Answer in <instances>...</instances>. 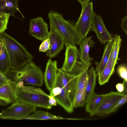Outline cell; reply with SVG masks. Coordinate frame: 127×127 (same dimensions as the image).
<instances>
[{
	"label": "cell",
	"instance_id": "29",
	"mask_svg": "<svg viewBox=\"0 0 127 127\" xmlns=\"http://www.w3.org/2000/svg\"><path fill=\"white\" fill-rule=\"evenodd\" d=\"M127 100V95L126 94L117 102L112 108L111 111V113L116 112L120 107L126 102Z\"/></svg>",
	"mask_w": 127,
	"mask_h": 127
},
{
	"label": "cell",
	"instance_id": "12",
	"mask_svg": "<svg viewBox=\"0 0 127 127\" xmlns=\"http://www.w3.org/2000/svg\"><path fill=\"white\" fill-rule=\"evenodd\" d=\"M58 69L57 62L49 59L47 63L44 78L46 88L51 95H52V90L55 86Z\"/></svg>",
	"mask_w": 127,
	"mask_h": 127
},
{
	"label": "cell",
	"instance_id": "31",
	"mask_svg": "<svg viewBox=\"0 0 127 127\" xmlns=\"http://www.w3.org/2000/svg\"><path fill=\"white\" fill-rule=\"evenodd\" d=\"M11 80L0 71V86L8 82Z\"/></svg>",
	"mask_w": 127,
	"mask_h": 127
},
{
	"label": "cell",
	"instance_id": "10",
	"mask_svg": "<svg viewBox=\"0 0 127 127\" xmlns=\"http://www.w3.org/2000/svg\"><path fill=\"white\" fill-rule=\"evenodd\" d=\"M29 33L32 36L42 41L48 38V25L41 17L31 20Z\"/></svg>",
	"mask_w": 127,
	"mask_h": 127
},
{
	"label": "cell",
	"instance_id": "15",
	"mask_svg": "<svg viewBox=\"0 0 127 127\" xmlns=\"http://www.w3.org/2000/svg\"><path fill=\"white\" fill-rule=\"evenodd\" d=\"M50 41V48L46 52L50 58H53L63 49L64 43L62 39L55 31L50 30L48 37Z\"/></svg>",
	"mask_w": 127,
	"mask_h": 127
},
{
	"label": "cell",
	"instance_id": "21",
	"mask_svg": "<svg viewBox=\"0 0 127 127\" xmlns=\"http://www.w3.org/2000/svg\"><path fill=\"white\" fill-rule=\"evenodd\" d=\"M61 116L55 115L47 112L42 110H35L33 113L26 117L29 120H60L65 119Z\"/></svg>",
	"mask_w": 127,
	"mask_h": 127
},
{
	"label": "cell",
	"instance_id": "3",
	"mask_svg": "<svg viewBox=\"0 0 127 127\" xmlns=\"http://www.w3.org/2000/svg\"><path fill=\"white\" fill-rule=\"evenodd\" d=\"M6 76L17 83L38 86H42L44 81L41 70L32 61L19 69H10Z\"/></svg>",
	"mask_w": 127,
	"mask_h": 127
},
{
	"label": "cell",
	"instance_id": "14",
	"mask_svg": "<svg viewBox=\"0 0 127 127\" xmlns=\"http://www.w3.org/2000/svg\"><path fill=\"white\" fill-rule=\"evenodd\" d=\"M57 83L61 87V91L60 94L54 96L57 102L67 112L71 113L74 111V107L68 95L62 82L57 71Z\"/></svg>",
	"mask_w": 127,
	"mask_h": 127
},
{
	"label": "cell",
	"instance_id": "35",
	"mask_svg": "<svg viewBox=\"0 0 127 127\" xmlns=\"http://www.w3.org/2000/svg\"><path fill=\"white\" fill-rule=\"evenodd\" d=\"M90 0H77L80 3L82 7V10L84 9L86 5L89 3Z\"/></svg>",
	"mask_w": 127,
	"mask_h": 127
},
{
	"label": "cell",
	"instance_id": "8",
	"mask_svg": "<svg viewBox=\"0 0 127 127\" xmlns=\"http://www.w3.org/2000/svg\"><path fill=\"white\" fill-rule=\"evenodd\" d=\"M127 93L112 91L106 94L95 115L105 116L111 113V111L118 101Z\"/></svg>",
	"mask_w": 127,
	"mask_h": 127
},
{
	"label": "cell",
	"instance_id": "9",
	"mask_svg": "<svg viewBox=\"0 0 127 127\" xmlns=\"http://www.w3.org/2000/svg\"><path fill=\"white\" fill-rule=\"evenodd\" d=\"M58 72L72 103L77 90L78 74L69 73L61 68L58 69Z\"/></svg>",
	"mask_w": 127,
	"mask_h": 127
},
{
	"label": "cell",
	"instance_id": "27",
	"mask_svg": "<svg viewBox=\"0 0 127 127\" xmlns=\"http://www.w3.org/2000/svg\"><path fill=\"white\" fill-rule=\"evenodd\" d=\"M10 16V14L3 12L0 15V34L5 32Z\"/></svg>",
	"mask_w": 127,
	"mask_h": 127
},
{
	"label": "cell",
	"instance_id": "19",
	"mask_svg": "<svg viewBox=\"0 0 127 127\" xmlns=\"http://www.w3.org/2000/svg\"><path fill=\"white\" fill-rule=\"evenodd\" d=\"M106 95V94L99 95L95 93L86 104V111L90 116L95 115Z\"/></svg>",
	"mask_w": 127,
	"mask_h": 127
},
{
	"label": "cell",
	"instance_id": "32",
	"mask_svg": "<svg viewBox=\"0 0 127 127\" xmlns=\"http://www.w3.org/2000/svg\"><path fill=\"white\" fill-rule=\"evenodd\" d=\"M121 27L126 35L127 34V16L126 15L122 19Z\"/></svg>",
	"mask_w": 127,
	"mask_h": 127
},
{
	"label": "cell",
	"instance_id": "16",
	"mask_svg": "<svg viewBox=\"0 0 127 127\" xmlns=\"http://www.w3.org/2000/svg\"><path fill=\"white\" fill-rule=\"evenodd\" d=\"M87 75V79L84 92L85 104L95 93L94 90L97 76L95 69L92 66L88 69Z\"/></svg>",
	"mask_w": 127,
	"mask_h": 127
},
{
	"label": "cell",
	"instance_id": "24",
	"mask_svg": "<svg viewBox=\"0 0 127 127\" xmlns=\"http://www.w3.org/2000/svg\"><path fill=\"white\" fill-rule=\"evenodd\" d=\"M89 67H87L78 74L77 90L84 92L87 79V72Z\"/></svg>",
	"mask_w": 127,
	"mask_h": 127
},
{
	"label": "cell",
	"instance_id": "25",
	"mask_svg": "<svg viewBox=\"0 0 127 127\" xmlns=\"http://www.w3.org/2000/svg\"><path fill=\"white\" fill-rule=\"evenodd\" d=\"M84 92L77 90L72 103L74 108L82 107L85 105Z\"/></svg>",
	"mask_w": 127,
	"mask_h": 127
},
{
	"label": "cell",
	"instance_id": "17",
	"mask_svg": "<svg viewBox=\"0 0 127 127\" xmlns=\"http://www.w3.org/2000/svg\"><path fill=\"white\" fill-rule=\"evenodd\" d=\"M114 43L107 62L102 72L98 76V82L101 85H103L108 82L114 70L115 65L114 64L112 57Z\"/></svg>",
	"mask_w": 127,
	"mask_h": 127
},
{
	"label": "cell",
	"instance_id": "20",
	"mask_svg": "<svg viewBox=\"0 0 127 127\" xmlns=\"http://www.w3.org/2000/svg\"><path fill=\"white\" fill-rule=\"evenodd\" d=\"M115 39V37L114 36L111 41L107 42L100 62L99 63H95L96 67L95 70L97 76H98L101 73L107 62Z\"/></svg>",
	"mask_w": 127,
	"mask_h": 127
},
{
	"label": "cell",
	"instance_id": "18",
	"mask_svg": "<svg viewBox=\"0 0 127 127\" xmlns=\"http://www.w3.org/2000/svg\"><path fill=\"white\" fill-rule=\"evenodd\" d=\"M91 36L82 38L80 42V58L83 62L88 63L91 62L92 59L89 56L90 48L93 43Z\"/></svg>",
	"mask_w": 127,
	"mask_h": 127
},
{
	"label": "cell",
	"instance_id": "30",
	"mask_svg": "<svg viewBox=\"0 0 127 127\" xmlns=\"http://www.w3.org/2000/svg\"><path fill=\"white\" fill-rule=\"evenodd\" d=\"M50 41L48 38L43 41L40 45L39 51L40 52H46L50 48Z\"/></svg>",
	"mask_w": 127,
	"mask_h": 127
},
{
	"label": "cell",
	"instance_id": "4",
	"mask_svg": "<svg viewBox=\"0 0 127 127\" xmlns=\"http://www.w3.org/2000/svg\"><path fill=\"white\" fill-rule=\"evenodd\" d=\"M49 95L39 88L24 85L19 87L17 100L34 107L50 109Z\"/></svg>",
	"mask_w": 127,
	"mask_h": 127
},
{
	"label": "cell",
	"instance_id": "36",
	"mask_svg": "<svg viewBox=\"0 0 127 127\" xmlns=\"http://www.w3.org/2000/svg\"><path fill=\"white\" fill-rule=\"evenodd\" d=\"M8 104V103L6 101L0 98V105H6Z\"/></svg>",
	"mask_w": 127,
	"mask_h": 127
},
{
	"label": "cell",
	"instance_id": "7",
	"mask_svg": "<svg viewBox=\"0 0 127 127\" xmlns=\"http://www.w3.org/2000/svg\"><path fill=\"white\" fill-rule=\"evenodd\" d=\"M94 13L93 2H90L82 10L80 16L75 25L77 32L82 38L87 37L91 29Z\"/></svg>",
	"mask_w": 127,
	"mask_h": 127
},
{
	"label": "cell",
	"instance_id": "23",
	"mask_svg": "<svg viewBox=\"0 0 127 127\" xmlns=\"http://www.w3.org/2000/svg\"><path fill=\"white\" fill-rule=\"evenodd\" d=\"M3 3L1 9L3 12L10 14V16H14L16 11H18L22 17H24L19 9L18 2L19 0H1Z\"/></svg>",
	"mask_w": 127,
	"mask_h": 127
},
{
	"label": "cell",
	"instance_id": "26",
	"mask_svg": "<svg viewBox=\"0 0 127 127\" xmlns=\"http://www.w3.org/2000/svg\"><path fill=\"white\" fill-rule=\"evenodd\" d=\"M114 43V47L112 54V57L115 65L117 63L119 50L121 45L122 39L120 35H116Z\"/></svg>",
	"mask_w": 127,
	"mask_h": 127
},
{
	"label": "cell",
	"instance_id": "2",
	"mask_svg": "<svg viewBox=\"0 0 127 127\" xmlns=\"http://www.w3.org/2000/svg\"><path fill=\"white\" fill-rule=\"evenodd\" d=\"M0 41L8 54L10 69H19L33 60V56L24 47L5 32L0 34Z\"/></svg>",
	"mask_w": 127,
	"mask_h": 127
},
{
	"label": "cell",
	"instance_id": "33",
	"mask_svg": "<svg viewBox=\"0 0 127 127\" xmlns=\"http://www.w3.org/2000/svg\"><path fill=\"white\" fill-rule=\"evenodd\" d=\"M127 82L124 81L122 83H119L116 85V88L118 92L122 93L124 92L125 90V85Z\"/></svg>",
	"mask_w": 127,
	"mask_h": 127
},
{
	"label": "cell",
	"instance_id": "1",
	"mask_svg": "<svg viewBox=\"0 0 127 127\" xmlns=\"http://www.w3.org/2000/svg\"><path fill=\"white\" fill-rule=\"evenodd\" d=\"M50 30L56 32L66 45L76 47L82 38L72 23L64 19L58 12L51 10L48 13Z\"/></svg>",
	"mask_w": 127,
	"mask_h": 127
},
{
	"label": "cell",
	"instance_id": "5",
	"mask_svg": "<svg viewBox=\"0 0 127 127\" xmlns=\"http://www.w3.org/2000/svg\"><path fill=\"white\" fill-rule=\"evenodd\" d=\"M65 58L61 69L69 73L78 74L90 67L91 62L85 63L81 60L80 52L76 47L66 45Z\"/></svg>",
	"mask_w": 127,
	"mask_h": 127
},
{
	"label": "cell",
	"instance_id": "13",
	"mask_svg": "<svg viewBox=\"0 0 127 127\" xmlns=\"http://www.w3.org/2000/svg\"><path fill=\"white\" fill-rule=\"evenodd\" d=\"M19 87L17 83L11 80L0 86V98L8 104L17 100Z\"/></svg>",
	"mask_w": 127,
	"mask_h": 127
},
{
	"label": "cell",
	"instance_id": "37",
	"mask_svg": "<svg viewBox=\"0 0 127 127\" xmlns=\"http://www.w3.org/2000/svg\"><path fill=\"white\" fill-rule=\"evenodd\" d=\"M3 3V2L1 0H0V15L3 12L1 9V6Z\"/></svg>",
	"mask_w": 127,
	"mask_h": 127
},
{
	"label": "cell",
	"instance_id": "34",
	"mask_svg": "<svg viewBox=\"0 0 127 127\" xmlns=\"http://www.w3.org/2000/svg\"><path fill=\"white\" fill-rule=\"evenodd\" d=\"M49 104L52 106H56L57 102L54 96L52 95H49Z\"/></svg>",
	"mask_w": 127,
	"mask_h": 127
},
{
	"label": "cell",
	"instance_id": "6",
	"mask_svg": "<svg viewBox=\"0 0 127 127\" xmlns=\"http://www.w3.org/2000/svg\"><path fill=\"white\" fill-rule=\"evenodd\" d=\"M36 107L16 100L8 108L0 113V118L3 119H25L36 110Z\"/></svg>",
	"mask_w": 127,
	"mask_h": 127
},
{
	"label": "cell",
	"instance_id": "22",
	"mask_svg": "<svg viewBox=\"0 0 127 127\" xmlns=\"http://www.w3.org/2000/svg\"><path fill=\"white\" fill-rule=\"evenodd\" d=\"M10 70L9 59L4 45L0 41V71L6 75Z\"/></svg>",
	"mask_w": 127,
	"mask_h": 127
},
{
	"label": "cell",
	"instance_id": "11",
	"mask_svg": "<svg viewBox=\"0 0 127 127\" xmlns=\"http://www.w3.org/2000/svg\"><path fill=\"white\" fill-rule=\"evenodd\" d=\"M91 28L101 43H105L112 40L113 37L106 29L101 17L94 12Z\"/></svg>",
	"mask_w": 127,
	"mask_h": 127
},
{
	"label": "cell",
	"instance_id": "28",
	"mask_svg": "<svg viewBox=\"0 0 127 127\" xmlns=\"http://www.w3.org/2000/svg\"><path fill=\"white\" fill-rule=\"evenodd\" d=\"M117 72L119 76L127 82V66L125 64L120 65L117 68Z\"/></svg>",
	"mask_w": 127,
	"mask_h": 127
}]
</instances>
